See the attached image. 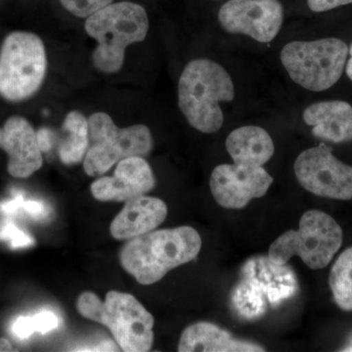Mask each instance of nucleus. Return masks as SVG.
<instances>
[{
	"instance_id": "obj_1",
	"label": "nucleus",
	"mask_w": 352,
	"mask_h": 352,
	"mask_svg": "<svg viewBox=\"0 0 352 352\" xmlns=\"http://www.w3.org/2000/svg\"><path fill=\"white\" fill-rule=\"evenodd\" d=\"M201 248L200 234L192 227L153 230L129 240L120 252V261L139 284L148 286L194 261Z\"/></svg>"
},
{
	"instance_id": "obj_2",
	"label": "nucleus",
	"mask_w": 352,
	"mask_h": 352,
	"mask_svg": "<svg viewBox=\"0 0 352 352\" xmlns=\"http://www.w3.org/2000/svg\"><path fill=\"white\" fill-rule=\"evenodd\" d=\"M235 87L226 69L210 59L190 61L178 82V105L190 126L204 133L221 129L220 102H231Z\"/></svg>"
},
{
	"instance_id": "obj_3",
	"label": "nucleus",
	"mask_w": 352,
	"mask_h": 352,
	"mask_svg": "<svg viewBox=\"0 0 352 352\" xmlns=\"http://www.w3.org/2000/svg\"><path fill=\"white\" fill-rule=\"evenodd\" d=\"M298 289L291 266L273 263L268 256H254L242 266L240 281L230 294L231 308L242 320H258L270 308L275 309L292 300Z\"/></svg>"
},
{
	"instance_id": "obj_4",
	"label": "nucleus",
	"mask_w": 352,
	"mask_h": 352,
	"mask_svg": "<svg viewBox=\"0 0 352 352\" xmlns=\"http://www.w3.org/2000/svg\"><path fill=\"white\" fill-rule=\"evenodd\" d=\"M85 29L98 43L92 54L95 69L116 74L124 66L126 48L147 36L149 18L140 4L116 2L87 17Z\"/></svg>"
},
{
	"instance_id": "obj_5",
	"label": "nucleus",
	"mask_w": 352,
	"mask_h": 352,
	"mask_svg": "<svg viewBox=\"0 0 352 352\" xmlns=\"http://www.w3.org/2000/svg\"><path fill=\"white\" fill-rule=\"evenodd\" d=\"M76 309L85 318L106 326L122 351L146 352L154 342V316L131 294L110 291L101 300L92 292H83Z\"/></svg>"
},
{
	"instance_id": "obj_6",
	"label": "nucleus",
	"mask_w": 352,
	"mask_h": 352,
	"mask_svg": "<svg viewBox=\"0 0 352 352\" xmlns=\"http://www.w3.org/2000/svg\"><path fill=\"white\" fill-rule=\"evenodd\" d=\"M47 58L43 41L30 32H13L0 47V97L22 102L34 96L45 78Z\"/></svg>"
},
{
	"instance_id": "obj_7",
	"label": "nucleus",
	"mask_w": 352,
	"mask_h": 352,
	"mask_svg": "<svg viewBox=\"0 0 352 352\" xmlns=\"http://www.w3.org/2000/svg\"><path fill=\"white\" fill-rule=\"evenodd\" d=\"M87 120L88 148L83 159V170L87 175H105L122 160L144 157L151 153L152 133L144 124L120 129L103 112L92 113Z\"/></svg>"
},
{
	"instance_id": "obj_8",
	"label": "nucleus",
	"mask_w": 352,
	"mask_h": 352,
	"mask_svg": "<svg viewBox=\"0 0 352 352\" xmlns=\"http://www.w3.org/2000/svg\"><path fill=\"white\" fill-rule=\"evenodd\" d=\"M342 243V228L331 215L308 210L300 220L298 230L287 231L271 244L268 256L277 264L298 256L310 270H318L332 261Z\"/></svg>"
},
{
	"instance_id": "obj_9",
	"label": "nucleus",
	"mask_w": 352,
	"mask_h": 352,
	"mask_svg": "<svg viewBox=\"0 0 352 352\" xmlns=\"http://www.w3.org/2000/svg\"><path fill=\"white\" fill-rule=\"evenodd\" d=\"M346 43L339 38L292 41L281 51V62L289 78L311 91H323L340 80L349 55Z\"/></svg>"
},
{
	"instance_id": "obj_10",
	"label": "nucleus",
	"mask_w": 352,
	"mask_h": 352,
	"mask_svg": "<svg viewBox=\"0 0 352 352\" xmlns=\"http://www.w3.org/2000/svg\"><path fill=\"white\" fill-rule=\"evenodd\" d=\"M294 170L300 184L314 195L352 200V166L342 163L327 146H317L300 153Z\"/></svg>"
},
{
	"instance_id": "obj_11",
	"label": "nucleus",
	"mask_w": 352,
	"mask_h": 352,
	"mask_svg": "<svg viewBox=\"0 0 352 352\" xmlns=\"http://www.w3.org/2000/svg\"><path fill=\"white\" fill-rule=\"evenodd\" d=\"M219 21L229 34L267 43L281 30L284 8L279 0H229L220 8Z\"/></svg>"
},
{
	"instance_id": "obj_12",
	"label": "nucleus",
	"mask_w": 352,
	"mask_h": 352,
	"mask_svg": "<svg viewBox=\"0 0 352 352\" xmlns=\"http://www.w3.org/2000/svg\"><path fill=\"white\" fill-rule=\"evenodd\" d=\"M272 183V176L263 166L233 163L220 164L212 170L210 187L219 205L240 210L252 199L265 195Z\"/></svg>"
},
{
	"instance_id": "obj_13",
	"label": "nucleus",
	"mask_w": 352,
	"mask_h": 352,
	"mask_svg": "<svg viewBox=\"0 0 352 352\" xmlns=\"http://www.w3.org/2000/svg\"><path fill=\"white\" fill-rule=\"evenodd\" d=\"M0 149L8 155L7 170L13 177L24 179L43 166L38 132L21 116L9 118L0 127Z\"/></svg>"
},
{
	"instance_id": "obj_14",
	"label": "nucleus",
	"mask_w": 352,
	"mask_h": 352,
	"mask_svg": "<svg viewBox=\"0 0 352 352\" xmlns=\"http://www.w3.org/2000/svg\"><path fill=\"white\" fill-rule=\"evenodd\" d=\"M156 186L151 166L142 157H129L117 164L113 176L95 180L92 196L100 201H124L145 195Z\"/></svg>"
},
{
	"instance_id": "obj_15",
	"label": "nucleus",
	"mask_w": 352,
	"mask_h": 352,
	"mask_svg": "<svg viewBox=\"0 0 352 352\" xmlns=\"http://www.w3.org/2000/svg\"><path fill=\"white\" fill-rule=\"evenodd\" d=\"M168 215V207L161 199L145 195L126 201L113 219L110 233L116 240H131L151 232Z\"/></svg>"
},
{
	"instance_id": "obj_16",
	"label": "nucleus",
	"mask_w": 352,
	"mask_h": 352,
	"mask_svg": "<svg viewBox=\"0 0 352 352\" xmlns=\"http://www.w3.org/2000/svg\"><path fill=\"white\" fill-rule=\"evenodd\" d=\"M315 138L342 143L352 141V106L340 100L312 104L302 115Z\"/></svg>"
},
{
	"instance_id": "obj_17",
	"label": "nucleus",
	"mask_w": 352,
	"mask_h": 352,
	"mask_svg": "<svg viewBox=\"0 0 352 352\" xmlns=\"http://www.w3.org/2000/svg\"><path fill=\"white\" fill-rule=\"evenodd\" d=\"M254 342L236 339L230 333L208 322H198L183 331L178 344L180 352L264 351Z\"/></svg>"
},
{
	"instance_id": "obj_18",
	"label": "nucleus",
	"mask_w": 352,
	"mask_h": 352,
	"mask_svg": "<svg viewBox=\"0 0 352 352\" xmlns=\"http://www.w3.org/2000/svg\"><path fill=\"white\" fill-rule=\"evenodd\" d=\"M226 149L233 163L263 166L275 152L272 138L263 127H239L229 134Z\"/></svg>"
},
{
	"instance_id": "obj_19",
	"label": "nucleus",
	"mask_w": 352,
	"mask_h": 352,
	"mask_svg": "<svg viewBox=\"0 0 352 352\" xmlns=\"http://www.w3.org/2000/svg\"><path fill=\"white\" fill-rule=\"evenodd\" d=\"M64 136L58 145L62 163L74 166L85 159L88 148V120L78 111L67 113L62 126Z\"/></svg>"
},
{
	"instance_id": "obj_20",
	"label": "nucleus",
	"mask_w": 352,
	"mask_h": 352,
	"mask_svg": "<svg viewBox=\"0 0 352 352\" xmlns=\"http://www.w3.org/2000/svg\"><path fill=\"white\" fill-rule=\"evenodd\" d=\"M333 300L342 309L352 310V247L349 248L333 263L329 277Z\"/></svg>"
},
{
	"instance_id": "obj_21",
	"label": "nucleus",
	"mask_w": 352,
	"mask_h": 352,
	"mask_svg": "<svg viewBox=\"0 0 352 352\" xmlns=\"http://www.w3.org/2000/svg\"><path fill=\"white\" fill-rule=\"evenodd\" d=\"M59 325V319L50 311L41 312L32 317H21L14 325V332L20 338H28L36 332L48 333Z\"/></svg>"
},
{
	"instance_id": "obj_22",
	"label": "nucleus",
	"mask_w": 352,
	"mask_h": 352,
	"mask_svg": "<svg viewBox=\"0 0 352 352\" xmlns=\"http://www.w3.org/2000/svg\"><path fill=\"white\" fill-rule=\"evenodd\" d=\"M59 1L67 11L76 17L87 18L103 7L113 3V0H59Z\"/></svg>"
},
{
	"instance_id": "obj_23",
	"label": "nucleus",
	"mask_w": 352,
	"mask_h": 352,
	"mask_svg": "<svg viewBox=\"0 0 352 352\" xmlns=\"http://www.w3.org/2000/svg\"><path fill=\"white\" fill-rule=\"evenodd\" d=\"M351 3L352 0H307V6L314 12H325Z\"/></svg>"
},
{
	"instance_id": "obj_24",
	"label": "nucleus",
	"mask_w": 352,
	"mask_h": 352,
	"mask_svg": "<svg viewBox=\"0 0 352 352\" xmlns=\"http://www.w3.org/2000/svg\"><path fill=\"white\" fill-rule=\"evenodd\" d=\"M1 236L3 238H9L12 240L13 245H31L32 240L28 237L25 233L21 232L17 228L12 226H7L4 227L1 231Z\"/></svg>"
},
{
	"instance_id": "obj_25",
	"label": "nucleus",
	"mask_w": 352,
	"mask_h": 352,
	"mask_svg": "<svg viewBox=\"0 0 352 352\" xmlns=\"http://www.w3.org/2000/svg\"><path fill=\"white\" fill-rule=\"evenodd\" d=\"M39 147L41 152H48L51 149V136L47 129H41L38 132Z\"/></svg>"
},
{
	"instance_id": "obj_26",
	"label": "nucleus",
	"mask_w": 352,
	"mask_h": 352,
	"mask_svg": "<svg viewBox=\"0 0 352 352\" xmlns=\"http://www.w3.org/2000/svg\"><path fill=\"white\" fill-rule=\"evenodd\" d=\"M0 351H14L13 346L8 340L0 339Z\"/></svg>"
},
{
	"instance_id": "obj_27",
	"label": "nucleus",
	"mask_w": 352,
	"mask_h": 352,
	"mask_svg": "<svg viewBox=\"0 0 352 352\" xmlns=\"http://www.w3.org/2000/svg\"><path fill=\"white\" fill-rule=\"evenodd\" d=\"M349 54H351V59L349 60L346 64V75L349 78L352 80V45L351 50L349 51Z\"/></svg>"
},
{
	"instance_id": "obj_28",
	"label": "nucleus",
	"mask_w": 352,
	"mask_h": 352,
	"mask_svg": "<svg viewBox=\"0 0 352 352\" xmlns=\"http://www.w3.org/2000/svg\"><path fill=\"white\" fill-rule=\"evenodd\" d=\"M342 351H352V336L351 340L347 342L346 346L342 349Z\"/></svg>"
}]
</instances>
